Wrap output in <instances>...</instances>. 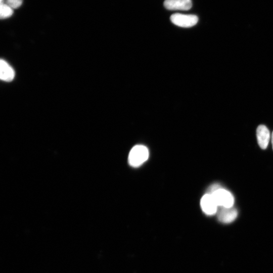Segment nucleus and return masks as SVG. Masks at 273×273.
Instances as JSON below:
<instances>
[{
  "instance_id": "obj_1",
  "label": "nucleus",
  "mask_w": 273,
  "mask_h": 273,
  "mask_svg": "<svg viewBox=\"0 0 273 273\" xmlns=\"http://www.w3.org/2000/svg\"><path fill=\"white\" fill-rule=\"evenodd\" d=\"M149 155V150L146 146L136 145L129 152L128 157L129 164L132 167H139L147 160Z\"/></svg>"
},
{
  "instance_id": "obj_2",
  "label": "nucleus",
  "mask_w": 273,
  "mask_h": 273,
  "mask_svg": "<svg viewBox=\"0 0 273 273\" xmlns=\"http://www.w3.org/2000/svg\"><path fill=\"white\" fill-rule=\"evenodd\" d=\"M213 197L218 206L230 208L233 206L234 198L232 194L228 190L220 188L210 194Z\"/></svg>"
},
{
  "instance_id": "obj_3",
  "label": "nucleus",
  "mask_w": 273,
  "mask_h": 273,
  "mask_svg": "<svg viewBox=\"0 0 273 273\" xmlns=\"http://www.w3.org/2000/svg\"><path fill=\"white\" fill-rule=\"evenodd\" d=\"M171 21L175 25L182 27H191L195 25L198 18L194 15L175 13L170 16Z\"/></svg>"
},
{
  "instance_id": "obj_4",
  "label": "nucleus",
  "mask_w": 273,
  "mask_h": 273,
  "mask_svg": "<svg viewBox=\"0 0 273 273\" xmlns=\"http://www.w3.org/2000/svg\"><path fill=\"white\" fill-rule=\"evenodd\" d=\"M217 215L218 220L223 223H229L235 220L238 216L237 210L233 207L226 208L218 206Z\"/></svg>"
},
{
  "instance_id": "obj_5",
  "label": "nucleus",
  "mask_w": 273,
  "mask_h": 273,
  "mask_svg": "<svg viewBox=\"0 0 273 273\" xmlns=\"http://www.w3.org/2000/svg\"><path fill=\"white\" fill-rule=\"evenodd\" d=\"M200 206L203 212L207 215L216 214L218 207L212 195L207 193L202 197Z\"/></svg>"
},
{
  "instance_id": "obj_6",
  "label": "nucleus",
  "mask_w": 273,
  "mask_h": 273,
  "mask_svg": "<svg viewBox=\"0 0 273 273\" xmlns=\"http://www.w3.org/2000/svg\"><path fill=\"white\" fill-rule=\"evenodd\" d=\"M163 4L170 10H188L192 6L191 0H165Z\"/></svg>"
},
{
  "instance_id": "obj_7",
  "label": "nucleus",
  "mask_w": 273,
  "mask_h": 273,
  "mask_svg": "<svg viewBox=\"0 0 273 273\" xmlns=\"http://www.w3.org/2000/svg\"><path fill=\"white\" fill-rule=\"evenodd\" d=\"M257 142L260 147L265 149L270 140V132L267 127L264 125H260L256 129Z\"/></svg>"
},
{
  "instance_id": "obj_8",
  "label": "nucleus",
  "mask_w": 273,
  "mask_h": 273,
  "mask_svg": "<svg viewBox=\"0 0 273 273\" xmlns=\"http://www.w3.org/2000/svg\"><path fill=\"white\" fill-rule=\"evenodd\" d=\"M15 77V72L13 68L4 60L0 62V78L2 80L10 82Z\"/></svg>"
},
{
  "instance_id": "obj_9",
  "label": "nucleus",
  "mask_w": 273,
  "mask_h": 273,
  "mask_svg": "<svg viewBox=\"0 0 273 273\" xmlns=\"http://www.w3.org/2000/svg\"><path fill=\"white\" fill-rule=\"evenodd\" d=\"M13 14V9L3 3L0 6V17L1 19H6L10 17Z\"/></svg>"
},
{
  "instance_id": "obj_10",
  "label": "nucleus",
  "mask_w": 273,
  "mask_h": 273,
  "mask_svg": "<svg viewBox=\"0 0 273 273\" xmlns=\"http://www.w3.org/2000/svg\"><path fill=\"white\" fill-rule=\"evenodd\" d=\"M6 4L13 9L19 8L22 4L23 0H5Z\"/></svg>"
},
{
  "instance_id": "obj_11",
  "label": "nucleus",
  "mask_w": 273,
  "mask_h": 273,
  "mask_svg": "<svg viewBox=\"0 0 273 273\" xmlns=\"http://www.w3.org/2000/svg\"><path fill=\"white\" fill-rule=\"evenodd\" d=\"M221 188L220 185L218 184H213L208 188L207 194H211L215 191Z\"/></svg>"
},
{
  "instance_id": "obj_12",
  "label": "nucleus",
  "mask_w": 273,
  "mask_h": 273,
  "mask_svg": "<svg viewBox=\"0 0 273 273\" xmlns=\"http://www.w3.org/2000/svg\"><path fill=\"white\" fill-rule=\"evenodd\" d=\"M271 143H272V149H273V131H272V134H271Z\"/></svg>"
},
{
  "instance_id": "obj_13",
  "label": "nucleus",
  "mask_w": 273,
  "mask_h": 273,
  "mask_svg": "<svg viewBox=\"0 0 273 273\" xmlns=\"http://www.w3.org/2000/svg\"><path fill=\"white\" fill-rule=\"evenodd\" d=\"M1 4L3 3L4 2V0H0Z\"/></svg>"
}]
</instances>
